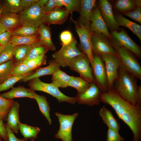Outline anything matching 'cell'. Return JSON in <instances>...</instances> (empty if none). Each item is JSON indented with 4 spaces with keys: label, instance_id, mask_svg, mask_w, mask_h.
<instances>
[{
    "label": "cell",
    "instance_id": "cell-1",
    "mask_svg": "<svg viewBox=\"0 0 141 141\" xmlns=\"http://www.w3.org/2000/svg\"><path fill=\"white\" fill-rule=\"evenodd\" d=\"M100 99L110 105L119 118L129 127L133 134V141H141V106L126 100L113 88L102 93Z\"/></svg>",
    "mask_w": 141,
    "mask_h": 141
},
{
    "label": "cell",
    "instance_id": "cell-2",
    "mask_svg": "<svg viewBox=\"0 0 141 141\" xmlns=\"http://www.w3.org/2000/svg\"><path fill=\"white\" fill-rule=\"evenodd\" d=\"M118 77L114 82L113 88L124 99L136 104L137 93L138 86L137 78L133 75L119 67Z\"/></svg>",
    "mask_w": 141,
    "mask_h": 141
},
{
    "label": "cell",
    "instance_id": "cell-3",
    "mask_svg": "<svg viewBox=\"0 0 141 141\" xmlns=\"http://www.w3.org/2000/svg\"><path fill=\"white\" fill-rule=\"evenodd\" d=\"M113 47L120 59V67L141 80V66L139 58L133 52L124 47Z\"/></svg>",
    "mask_w": 141,
    "mask_h": 141
},
{
    "label": "cell",
    "instance_id": "cell-4",
    "mask_svg": "<svg viewBox=\"0 0 141 141\" xmlns=\"http://www.w3.org/2000/svg\"><path fill=\"white\" fill-rule=\"evenodd\" d=\"M28 85L32 91H42L51 95L55 97L59 103L65 102L74 104L76 102L75 97H70L65 95L52 83L43 82L39 78L29 81Z\"/></svg>",
    "mask_w": 141,
    "mask_h": 141
},
{
    "label": "cell",
    "instance_id": "cell-5",
    "mask_svg": "<svg viewBox=\"0 0 141 141\" xmlns=\"http://www.w3.org/2000/svg\"><path fill=\"white\" fill-rule=\"evenodd\" d=\"M77 43L74 37L70 44L62 46L60 49L52 54V59L60 67H68L73 59L83 53L77 47Z\"/></svg>",
    "mask_w": 141,
    "mask_h": 141
},
{
    "label": "cell",
    "instance_id": "cell-6",
    "mask_svg": "<svg viewBox=\"0 0 141 141\" xmlns=\"http://www.w3.org/2000/svg\"><path fill=\"white\" fill-rule=\"evenodd\" d=\"M44 7L39 1L19 12L22 25L38 28L43 23L45 14Z\"/></svg>",
    "mask_w": 141,
    "mask_h": 141
},
{
    "label": "cell",
    "instance_id": "cell-7",
    "mask_svg": "<svg viewBox=\"0 0 141 141\" xmlns=\"http://www.w3.org/2000/svg\"><path fill=\"white\" fill-rule=\"evenodd\" d=\"M109 39L112 45L123 46L133 52L139 59L141 58V48L129 36L124 29L121 28L118 31H110Z\"/></svg>",
    "mask_w": 141,
    "mask_h": 141
},
{
    "label": "cell",
    "instance_id": "cell-8",
    "mask_svg": "<svg viewBox=\"0 0 141 141\" xmlns=\"http://www.w3.org/2000/svg\"><path fill=\"white\" fill-rule=\"evenodd\" d=\"M68 67L71 70L79 74L80 76L90 83H96L90 60L85 54L83 53L75 58Z\"/></svg>",
    "mask_w": 141,
    "mask_h": 141
},
{
    "label": "cell",
    "instance_id": "cell-9",
    "mask_svg": "<svg viewBox=\"0 0 141 141\" xmlns=\"http://www.w3.org/2000/svg\"><path fill=\"white\" fill-rule=\"evenodd\" d=\"M60 124V128L55 137L63 141H73L72 132L75 120L78 115L77 113L72 115H65L59 112L55 113Z\"/></svg>",
    "mask_w": 141,
    "mask_h": 141
},
{
    "label": "cell",
    "instance_id": "cell-10",
    "mask_svg": "<svg viewBox=\"0 0 141 141\" xmlns=\"http://www.w3.org/2000/svg\"><path fill=\"white\" fill-rule=\"evenodd\" d=\"M93 60L91 67L96 83L102 93L105 92L109 89L104 63L100 56L93 53Z\"/></svg>",
    "mask_w": 141,
    "mask_h": 141
},
{
    "label": "cell",
    "instance_id": "cell-11",
    "mask_svg": "<svg viewBox=\"0 0 141 141\" xmlns=\"http://www.w3.org/2000/svg\"><path fill=\"white\" fill-rule=\"evenodd\" d=\"M72 21L75 25V31L79 38V49L89 58L91 66L93 63V52L91 40V32L89 28L80 26L77 21L72 17Z\"/></svg>",
    "mask_w": 141,
    "mask_h": 141
},
{
    "label": "cell",
    "instance_id": "cell-12",
    "mask_svg": "<svg viewBox=\"0 0 141 141\" xmlns=\"http://www.w3.org/2000/svg\"><path fill=\"white\" fill-rule=\"evenodd\" d=\"M91 40L93 53L100 56L106 54L118 56L109 38L105 35L100 33L91 32Z\"/></svg>",
    "mask_w": 141,
    "mask_h": 141
},
{
    "label": "cell",
    "instance_id": "cell-13",
    "mask_svg": "<svg viewBox=\"0 0 141 141\" xmlns=\"http://www.w3.org/2000/svg\"><path fill=\"white\" fill-rule=\"evenodd\" d=\"M102 92L95 83H90L89 87L83 92L78 94L76 101L79 104L90 107L98 105L101 102L100 96Z\"/></svg>",
    "mask_w": 141,
    "mask_h": 141
},
{
    "label": "cell",
    "instance_id": "cell-14",
    "mask_svg": "<svg viewBox=\"0 0 141 141\" xmlns=\"http://www.w3.org/2000/svg\"><path fill=\"white\" fill-rule=\"evenodd\" d=\"M100 56L104 63L109 89H112L114 82L118 77L120 65V59L118 56L111 54H104Z\"/></svg>",
    "mask_w": 141,
    "mask_h": 141
},
{
    "label": "cell",
    "instance_id": "cell-15",
    "mask_svg": "<svg viewBox=\"0 0 141 141\" xmlns=\"http://www.w3.org/2000/svg\"><path fill=\"white\" fill-rule=\"evenodd\" d=\"M97 5L101 15L110 31H118L121 28L116 21L112 5L107 0H99Z\"/></svg>",
    "mask_w": 141,
    "mask_h": 141
},
{
    "label": "cell",
    "instance_id": "cell-16",
    "mask_svg": "<svg viewBox=\"0 0 141 141\" xmlns=\"http://www.w3.org/2000/svg\"><path fill=\"white\" fill-rule=\"evenodd\" d=\"M90 21L89 29L91 32L100 33L109 38H111L110 34L101 15L97 4L92 11Z\"/></svg>",
    "mask_w": 141,
    "mask_h": 141
},
{
    "label": "cell",
    "instance_id": "cell-17",
    "mask_svg": "<svg viewBox=\"0 0 141 141\" xmlns=\"http://www.w3.org/2000/svg\"><path fill=\"white\" fill-rule=\"evenodd\" d=\"M96 5L95 0H81L80 15L77 21L80 26L89 29L90 16L93 9Z\"/></svg>",
    "mask_w": 141,
    "mask_h": 141
},
{
    "label": "cell",
    "instance_id": "cell-18",
    "mask_svg": "<svg viewBox=\"0 0 141 141\" xmlns=\"http://www.w3.org/2000/svg\"><path fill=\"white\" fill-rule=\"evenodd\" d=\"M69 14L65 8H57L45 14L43 23L48 26L51 24H62L66 21Z\"/></svg>",
    "mask_w": 141,
    "mask_h": 141
},
{
    "label": "cell",
    "instance_id": "cell-19",
    "mask_svg": "<svg viewBox=\"0 0 141 141\" xmlns=\"http://www.w3.org/2000/svg\"><path fill=\"white\" fill-rule=\"evenodd\" d=\"M47 66L40 67L34 71L32 73L25 77L20 80L25 83L34 78L47 75H52L57 70L60 69V67L53 59L50 60Z\"/></svg>",
    "mask_w": 141,
    "mask_h": 141
},
{
    "label": "cell",
    "instance_id": "cell-20",
    "mask_svg": "<svg viewBox=\"0 0 141 141\" xmlns=\"http://www.w3.org/2000/svg\"><path fill=\"white\" fill-rule=\"evenodd\" d=\"M114 17L119 26H123L129 29L141 41V26L132 21L124 17L122 15L113 10Z\"/></svg>",
    "mask_w": 141,
    "mask_h": 141
},
{
    "label": "cell",
    "instance_id": "cell-21",
    "mask_svg": "<svg viewBox=\"0 0 141 141\" xmlns=\"http://www.w3.org/2000/svg\"><path fill=\"white\" fill-rule=\"evenodd\" d=\"M37 30L40 42L49 50L55 51L56 47L52 41L51 30L49 26L42 23L38 28Z\"/></svg>",
    "mask_w": 141,
    "mask_h": 141
},
{
    "label": "cell",
    "instance_id": "cell-22",
    "mask_svg": "<svg viewBox=\"0 0 141 141\" xmlns=\"http://www.w3.org/2000/svg\"><path fill=\"white\" fill-rule=\"evenodd\" d=\"M0 22L7 31H11L23 24L19 15L9 12L1 17Z\"/></svg>",
    "mask_w": 141,
    "mask_h": 141
},
{
    "label": "cell",
    "instance_id": "cell-23",
    "mask_svg": "<svg viewBox=\"0 0 141 141\" xmlns=\"http://www.w3.org/2000/svg\"><path fill=\"white\" fill-rule=\"evenodd\" d=\"M30 89L21 86L13 87L9 91L0 94V96L5 98L12 99L15 98L27 97L34 99L33 92Z\"/></svg>",
    "mask_w": 141,
    "mask_h": 141
},
{
    "label": "cell",
    "instance_id": "cell-24",
    "mask_svg": "<svg viewBox=\"0 0 141 141\" xmlns=\"http://www.w3.org/2000/svg\"><path fill=\"white\" fill-rule=\"evenodd\" d=\"M20 105L16 102L14 104L8 113L6 124L12 131L16 133L18 132V124L20 122L19 116V109Z\"/></svg>",
    "mask_w": 141,
    "mask_h": 141
},
{
    "label": "cell",
    "instance_id": "cell-25",
    "mask_svg": "<svg viewBox=\"0 0 141 141\" xmlns=\"http://www.w3.org/2000/svg\"><path fill=\"white\" fill-rule=\"evenodd\" d=\"M99 114L103 122L108 128L119 131L120 128V125L110 110L103 106L100 109Z\"/></svg>",
    "mask_w": 141,
    "mask_h": 141
},
{
    "label": "cell",
    "instance_id": "cell-26",
    "mask_svg": "<svg viewBox=\"0 0 141 141\" xmlns=\"http://www.w3.org/2000/svg\"><path fill=\"white\" fill-rule=\"evenodd\" d=\"M32 48L29 45H20L15 47L12 60L15 66L20 63L26 58Z\"/></svg>",
    "mask_w": 141,
    "mask_h": 141
},
{
    "label": "cell",
    "instance_id": "cell-27",
    "mask_svg": "<svg viewBox=\"0 0 141 141\" xmlns=\"http://www.w3.org/2000/svg\"><path fill=\"white\" fill-rule=\"evenodd\" d=\"M39 41V35L38 33L27 36L12 35L9 39L8 43L16 46L20 45H32Z\"/></svg>",
    "mask_w": 141,
    "mask_h": 141
},
{
    "label": "cell",
    "instance_id": "cell-28",
    "mask_svg": "<svg viewBox=\"0 0 141 141\" xmlns=\"http://www.w3.org/2000/svg\"><path fill=\"white\" fill-rule=\"evenodd\" d=\"M137 7L134 0H117L114 3V10L121 15L131 11Z\"/></svg>",
    "mask_w": 141,
    "mask_h": 141
},
{
    "label": "cell",
    "instance_id": "cell-29",
    "mask_svg": "<svg viewBox=\"0 0 141 141\" xmlns=\"http://www.w3.org/2000/svg\"><path fill=\"white\" fill-rule=\"evenodd\" d=\"M52 83L57 87L66 88L68 86L71 76L59 69L52 75Z\"/></svg>",
    "mask_w": 141,
    "mask_h": 141
},
{
    "label": "cell",
    "instance_id": "cell-30",
    "mask_svg": "<svg viewBox=\"0 0 141 141\" xmlns=\"http://www.w3.org/2000/svg\"><path fill=\"white\" fill-rule=\"evenodd\" d=\"M34 99L37 102L40 111L48 120L49 124L51 125L52 120L50 115V106L46 97L44 95H40L33 92Z\"/></svg>",
    "mask_w": 141,
    "mask_h": 141
},
{
    "label": "cell",
    "instance_id": "cell-31",
    "mask_svg": "<svg viewBox=\"0 0 141 141\" xmlns=\"http://www.w3.org/2000/svg\"><path fill=\"white\" fill-rule=\"evenodd\" d=\"M18 128L24 138L29 139L30 141H34L40 131L38 127L31 126L20 122L18 124Z\"/></svg>",
    "mask_w": 141,
    "mask_h": 141
},
{
    "label": "cell",
    "instance_id": "cell-32",
    "mask_svg": "<svg viewBox=\"0 0 141 141\" xmlns=\"http://www.w3.org/2000/svg\"><path fill=\"white\" fill-rule=\"evenodd\" d=\"M90 83L80 76L76 77L71 76L68 84V86L75 88L77 90L78 94L82 93L90 86Z\"/></svg>",
    "mask_w": 141,
    "mask_h": 141
},
{
    "label": "cell",
    "instance_id": "cell-33",
    "mask_svg": "<svg viewBox=\"0 0 141 141\" xmlns=\"http://www.w3.org/2000/svg\"><path fill=\"white\" fill-rule=\"evenodd\" d=\"M32 48L28 55L24 61H27L43 54H45L49 50L40 41L31 45Z\"/></svg>",
    "mask_w": 141,
    "mask_h": 141
},
{
    "label": "cell",
    "instance_id": "cell-34",
    "mask_svg": "<svg viewBox=\"0 0 141 141\" xmlns=\"http://www.w3.org/2000/svg\"><path fill=\"white\" fill-rule=\"evenodd\" d=\"M13 99H8L0 96V119L7 121L8 114L14 102Z\"/></svg>",
    "mask_w": 141,
    "mask_h": 141
},
{
    "label": "cell",
    "instance_id": "cell-35",
    "mask_svg": "<svg viewBox=\"0 0 141 141\" xmlns=\"http://www.w3.org/2000/svg\"><path fill=\"white\" fill-rule=\"evenodd\" d=\"M38 28L22 25L11 31L12 35L21 36H32L38 32Z\"/></svg>",
    "mask_w": 141,
    "mask_h": 141
},
{
    "label": "cell",
    "instance_id": "cell-36",
    "mask_svg": "<svg viewBox=\"0 0 141 141\" xmlns=\"http://www.w3.org/2000/svg\"><path fill=\"white\" fill-rule=\"evenodd\" d=\"M33 72L25 75L13 76L9 77L5 80L0 84V92L8 90L11 88H12L16 83L21 80Z\"/></svg>",
    "mask_w": 141,
    "mask_h": 141
},
{
    "label": "cell",
    "instance_id": "cell-37",
    "mask_svg": "<svg viewBox=\"0 0 141 141\" xmlns=\"http://www.w3.org/2000/svg\"><path fill=\"white\" fill-rule=\"evenodd\" d=\"M14 66L12 60L0 64V84L10 77L11 71Z\"/></svg>",
    "mask_w": 141,
    "mask_h": 141
},
{
    "label": "cell",
    "instance_id": "cell-38",
    "mask_svg": "<svg viewBox=\"0 0 141 141\" xmlns=\"http://www.w3.org/2000/svg\"><path fill=\"white\" fill-rule=\"evenodd\" d=\"M45 54H42L35 58L24 62L31 71H34L46 64V56Z\"/></svg>",
    "mask_w": 141,
    "mask_h": 141
},
{
    "label": "cell",
    "instance_id": "cell-39",
    "mask_svg": "<svg viewBox=\"0 0 141 141\" xmlns=\"http://www.w3.org/2000/svg\"><path fill=\"white\" fill-rule=\"evenodd\" d=\"M62 7L64 6L69 13L72 14L74 11L79 12L80 11L81 0H59Z\"/></svg>",
    "mask_w": 141,
    "mask_h": 141
},
{
    "label": "cell",
    "instance_id": "cell-40",
    "mask_svg": "<svg viewBox=\"0 0 141 141\" xmlns=\"http://www.w3.org/2000/svg\"><path fill=\"white\" fill-rule=\"evenodd\" d=\"M15 46L9 43L3 49L0 54V64L12 60L13 52Z\"/></svg>",
    "mask_w": 141,
    "mask_h": 141
},
{
    "label": "cell",
    "instance_id": "cell-41",
    "mask_svg": "<svg viewBox=\"0 0 141 141\" xmlns=\"http://www.w3.org/2000/svg\"><path fill=\"white\" fill-rule=\"evenodd\" d=\"M34 72L31 71L27 67L26 62L22 63L15 65L11 71L10 76L25 75Z\"/></svg>",
    "mask_w": 141,
    "mask_h": 141
},
{
    "label": "cell",
    "instance_id": "cell-42",
    "mask_svg": "<svg viewBox=\"0 0 141 141\" xmlns=\"http://www.w3.org/2000/svg\"><path fill=\"white\" fill-rule=\"evenodd\" d=\"M6 2L9 12L16 14L23 10L21 0H7Z\"/></svg>",
    "mask_w": 141,
    "mask_h": 141
},
{
    "label": "cell",
    "instance_id": "cell-43",
    "mask_svg": "<svg viewBox=\"0 0 141 141\" xmlns=\"http://www.w3.org/2000/svg\"><path fill=\"white\" fill-rule=\"evenodd\" d=\"M122 15L129 17L139 24H141V7H137L134 10Z\"/></svg>",
    "mask_w": 141,
    "mask_h": 141
},
{
    "label": "cell",
    "instance_id": "cell-44",
    "mask_svg": "<svg viewBox=\"0 0 141 141\" xmlns=\"http://www.w3.org/2000/svg\"><path fill=\"white\" fill-rule=\"evenodd\" d=\"M119 132L108 128L106 141H124V138L120 135Z\"/></svg>",
    "mask_w": 141,
    "mask_h": 141
},
{
    "label": "cell",
    "instance_id": "cell-45",
    "mask_svg": "<svg viewBox=\"0 0 141 141\" xmlns=\"http://www.w3.org/2000/svg\"><path fill=\"white\" fill-rule=\"evenodd\" d=\"M73 38L71 32L69 30L62 31L60 35V39L62 46L70 44Z\"/></svg>",
    "mask_w": 141,
    "mask_h": 141
},
{
    "label": "cell",
    "instance_id": "cell-46",
    "mask_svg": "<svg viewBox=\"0 0 141 141\" xmlns=\"http://www.w3.org/2000/svg\"><path fill=\"white\" fill-rule=\"evenodd\" d=\"M61 7L59 0H49L44 9L45 14L57 8Z\"/></svg>",
    "mask_w": 141,
    "mask_h": 141
},
{
    "label": "cell",
    "instance_id": "cell-47",
    "mask_svg": "<svg viewBox=\"0 0 141 141\" xmlns=\"http://www.w3.org/2000/svg\"><path fill=\"white\" fill-rule=\"evenodd\" d=\"M12 35L11 31H6L0 34V45L3 48L5 47L8 43L10 37Z\"/></svg>",
    "mask_w": 141,
    "mask_h": 141
},
{
    "label": "cell",
    "instance_id": "cell-48",
    "mask_svg": "<svg viewBox=\"0 0 141 141\" xmlns=\"http://www.w3.org/2000/svg\"><path fill=\"white\" fill-rule=\"evenodd\" d=\"M5 124L7 132L8 141H27L28 139L25 138L22 139L17 138L6 124Z\"/></svg>",
    "mask_w": 141,
    "mask_h": 141
},
{
    "label": "cell",
    "instance_id": "cell-49",
    "mask_svg": "<svg viewBox=\"0 0 141 141\" xmlns=\"http://www.w3.org/2000/svg\"><path fill=\"white\" fill-rule=\"evenodd\" d=\"M0 137L4 141H8L7 132L5 124L0 119Z\"/></svg>",
    "mask_w": 141,
    "mask_h": 141
},
{
    "label": "cell",
    "instance_id": "cell-50",
    "mask_svg": "<svg viewBox=\"0 0 141 141\" xmlns=\"http://www.w3.org/2000/svg\"><path fill=\"white\" fill-rule=\"evenodd\" d=\"M39 0H21V3L23 10L31 6L33 4L38 2Z\"/></svg>",
    "mask_w": 141,
    "mask_h": 141
},
{
    "label": "cell",
    "instance_id": "cell-51",
    "mask_svg": "<svg viewBox=\"0 0 141 141\" xmlns=\"http://www.w3.org/2000/svg\"><path fill=\"white\" fill-rule=\"evenodd\" d=\"M136 104L141 106V85L138 86Z\"/></svg>",
    "mask_w": 141,
    "mask_h": 141
},
{
    "label": "cell",
    "instance_id": "cell-52",
    "mask_svg": "<svg viewBox=\"0 0 141 141\" xmlns=\"http://www.w3.org/2000/svg\"><path fill=\"white\" fill-rule=\"evenodd\" d=\"M6 31L7 30L3 25L0 22V34Z\"/></svg>",
    "mask_w": 141,
    "mask_h": 141
},
{
    "label": "cell",
    "instance_id": "cell-53",
    "mask_svg": "<svg viewBox=\"0 0 141 141\" xmlns=\"http://www.w3.org/2000/svg\"><path fill=\"white\" fill-rule=\"evenodd\" d=\"M49 0H39L40 4L44 7L47 4Z\"/></svg>",
    "mask_w": 141,
    "mask_h": 141
},
{
    "label": "cell",
    "instance_id": "cell-54",
    "mask_svg": "<svg viewBox=\"0 0 141 141\" xmlns=\"http://www.w3.org/2000/svg\"><path fill=\"white\" fill-rule=\"evenodd\" d=\"M135 4L137 7H141V0H134Z\"/></svg>",
    "mask_w": 141,
    "mask_h": 141
},
{
    "label": "cell",
    "instance_id": "cell-55",
    "mask_svg": "<svg viewBox=\"0 0 141 141\" xmlns=\"http://www.w3.org/2000/svg\"><path fill=\"white\" fill-rule=\"evenodd\" d=\"M3 49V47L0 45V54Z\"/></svg>",
    "mask_w": 141,
    "mask_h": 141
},
{
    "label": "cell",
    "instance_id": "cell-56",
    "mask_svg": "<svg viewBox=\"0 0 141 141\" xmlns=\"http://www.w3.org/2000/svg\"><path fill=\"white\" fill-rule=\"evenodd\" d=\"M3 8H2L0 10V19L1 17V14L2 12V11L3 10Z\"/></svg>",
    "mask_w": 141,
    "mask_h": 141
},
{
    "label": "cell",
    "instance_id": "cell-57",
    "mask_svg": "<svg viewBox=\"0 0 141 141\" xmlns=\"http://www.w3.org/2000/svg\"><path fill=\"white\" fill-rule=\"evenodd\" d=\"M1 9V8H0V9Z\"/></svg>",
    "mask_w": 141,
    "mask_h": 141
}]
</instances>
